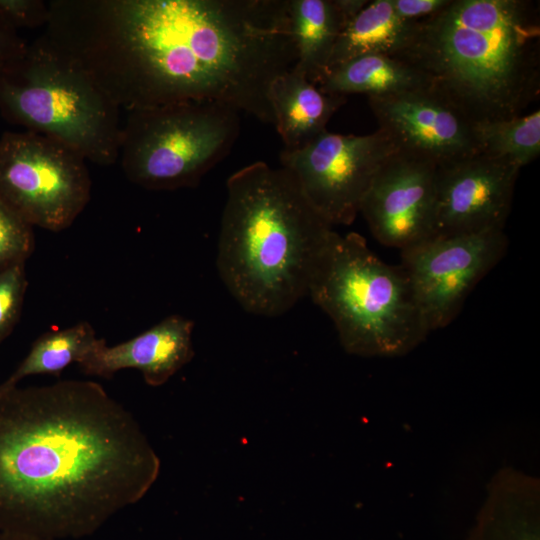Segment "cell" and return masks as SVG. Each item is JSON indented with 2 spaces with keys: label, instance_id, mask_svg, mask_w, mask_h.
Masks as SVG:
<instances>
[{
  "label": "cell",
  "instance_id": "cell-1",
  "mask_svg": "<svg viewBox=\"0 0 540 540\" xmlns=\"http://www.w3.org/2000/svg\"><path fill=\"white\" fill-rule=\"evenodd\" d=\"M160 459L100 384L0 388V531L80 538L141 500Z\"/></svg>",
  "mask_w": 540,
  "mask_h": 540
},
{
  "label": "cell",
  "instance_id": "cell-2",
  "mask_svg": "<svg viewBox=\"0 0 540 540\" xmlns=\"http://www.w3.org/2000/svg\"><path fill=\"white\" fill-rule=\"evenodd\" d=\"M216 266L248 313L276 317L304 296L333 231L282 167L256 161L226 182Z\"/></svg>",
  "mask_w": 540,
  "mask_h": 540
},
{
  "label": "cell",
  "instance_id": "cell-3",
  "mask_svg": "<svg viewBox=\"0 0 540 540\" xmlns=\"http://www.w3.org/2000/svg\"><path fill=\"white\" fill-rule=\"evenodd\" d=\"M540 17L529 0H451L400 55L475 121L519 116L540 92Z\"/></svg>",
  "mask_w": 540,
  "mask_h": 540
},
{
  "label": "cell",
  "instance_id": "cell-4",
  "mask_svg": "<svg viewBox=\"0 0 540 540\" xmlns=\"http://www.w3.org/2000/svg\"><path fill=\"white\" fill-rule=\"evenodd\" d=\"M307 295L351 355L403 356L430 333L401 265L385 263L354 232L332 231Z\"/></svg>",
  "mask_w": 540,
  "mask_h": 540
},
{
  "label": "cell",
  "instance_id": "cell-5",
  "mask_svg": "<svg viewBox=\"0 0 540 540\" xmlns=\"http://www.w3.org/2000/svg\"><path fill=\"white\" fill-rule=\"evenodd\" d=\"M120 108L42 34L0 68V113L27 131L55 139L87 161L119 158Z\"/></svg>",
  "mask_w": 540,
  "mask_h": 540
},
{
  "label": "cell",
  "instance_id": "cell-6",
  "mask_svg": "<svg viewBox=\"0 0 540 540\" xmlns=\"http://www.w3.org/2000/svg\"><path fill=\"white\" fill-rule=\"evenodd\" d=\"M240 112L212 101H185L128 111L119 158L126 178L145 189L196 187L232 150Z\"/></svg>",
  "mask_w": 540,
  "mask_h": 540
},
{
  "label": "cell",
  "instance_id": "cell-7",
  "mask_svg": "<svg viewBox=\"0 0 540 540\" xmlns=\"http://www.w3.org/2000/svg\"><path fill=\"white\" fill-rule=\"evenodd\" d=\"M86 161L45 135L5 132L0 137V200L33 228L65 230L91 198Z\"/></svg>",
  "mask_w": 540,
  "mask_h": 540
},
{
  "label": "cell",
  "instance_id": "cell-8",
  "mask_svg": "<svg viewBox=\"0 0 540 540\" xmlns=\"http://www.w3.org/2000/svg\"><path fill=\"white\" fill-rule=\"evenodd\" d=\"M398 151L382 130L367 135L325 131L297 150L280 153L281 167L332 227L350 225L374 177Z\"/></svg>",
  "mask_w": 540,
  "mask_h": 540
},
{
  "label": "cell",
  "instance_id": "cell-9",
  "mask_svg": "<svg viewBox=\"0 0 540 540\" xmlns=\"http://www.w3.org/2000/svg\"><path fill=\"white\" fill-rule=\"evenodd\" d=\"M504 230L434 235L401 252L405 271L430 332L448 326L467 296L502 259Z\"/></svg>",
  "mask_w": 540,
  "mask_h": 540
},
{
  "label": "cell",
  "instance_id": "cell-10",
  "mask_svg": "<svg viewBox=\"0 0 540 540\" xmlns=\"http://www.w3.org/2000/svg\"><path fill=\"white\" fill-rule=\"evenodd\" d=\"M519 172L481 151L437 165L434 235L504 230Z\"/></svg>",
  "mask_w": 540,
  "mask_h": 540
},
{
  "label": "cell",
  "instance_id": "cell-11",
  "mask_svg": "<svg viewBox=\"0 0 540 540\" xmlns=\"http://www.w3.org/2000/svg\"><path fill=\"white\" fill-rule=\"evenodd\" d=\"M368 104L378 123L399 151L437 165L479 152L475 120L434 87L384 97Z\"/></svg>",
  "mask_w": 540,
  "mask_h": 540
},
{
  "label": "cell",
  "instance_id": "cell-12",
  "mask_svg": "<svg viewBox=\"0 0 540 540\" xmlns=\"http://www.w3.org/2000/svg\"><path fill=\"white\" fill-rule=\"evenodd\" d=\"M436 168L398 150L378 171L359 213L381 244L402 251L434 235Z\"/></svg>",
  "mask_w": 540,
  "mask_h": 540
},
{
  "label": "cell",
  "instance_id": "cell-13",
  "mask_svg": "<svg viewBox=\"0 0 540 540\" xmlns=\"http://www.w3.org/2000/svg\"><path fill=\"white\" fill-rule=\"evenodd\" d=\"M193 329L192 320L171 315L114 346L99 338L78 365L85 374L102 378L122 369H137L148 385L161 386L193 358Z\"/></svg>",
  "mask_w": 540,
  "mask_h": 540
},
{
  "label": "cell",
  "instance_id": "cell-14",
  "mask_svg": "<svg viewBox=\"0 0 540 540\" xmlns=\"http://www.w3.org/2000/svg\"><path fill=\"white\" fill-rule=\"evenodd\" d=\"M466 540H540V480L511 466L499 469Z\"/></svg>",
  "mask_w": 540,
  "mask_h": 540
},
{
  "label": "cell",
  "instance_id": "cell-15",
  "mask_svg": "<svg viewBox=\"0 0 540 540\" xmlns=\"http://www.w3.org/2000/svg\"><path fill=\"white\" fill-rule=\"evenodd\" d=\"M268 98L284 150L302 148L325 132L330 118L347 100L323 92L293 68L274 78Z\"/></svg>",
  "mask_w": 540,
  "mask_h": 540
},
{
  "label": "cell",
  "instance_id": "cell-16",
  "mask_svg": "<svg viewBox=\"0 0 540 540\" xmlns=\"http://www.w3.org/2000/svg\"><path fill=\"white\" fill-rule=\"evenodd\" d=\"M368 0H288L297 59L294 70L318 84L326 73L339 35Z\"/></svg>",
  "mask_w": 540,
  "mask_h": 540
},
{
  "label": "cell",
  "instance_id": "cell-17",
  "mask_svg": "<svg viewBox=\"0 0 540 540\" xmlns=\"http://www.w3.org/2000/svg\"><path fill=\"white\" fill-rule=\"evenodd\" d=\"M317 86L330 94H365L368 98L433 87L415 65L384 54H365L343 62L329 69Z\"/></svg>",
  "mask_w": 540,
  "mask_h": 540
},
{
  "label": "cell",
  "instance_id": "cell-18",
  "mask_svg": "<svg viewBox=\"0 0 540 540\" xmlns=\"http://www.w3.org/2000/svg\"><path fill=\"white\" fill-rule=\"evenodd\" d=\"M417 26L418 20L398 16L391 0L368 1L343 28L327 71L365 54L398 57L410 46Z\"/></svg>",
  "mask_w": 540,
  "mask_h": 540
},
{
  "label": "cell",
  "instance_id": "cell-19",
  "mask_svg": "<svg viewBox=\"0 0 540 540\" xmlns=\"http://www.w3.org/2000/svg\"><path fill=\"white\" fill-rule=\"evenodd\" d=\"M98 340L93 326L86 321L46 332L34 341L26 357L0 388L16 386L32 375L58 374L70 364L79 363Z\"/></svg>",
  "mask_w": 540,
  "mask_h": 540
},
{
  "label": "cell",
  "instance_id": "cell-20",
  "mask_svg": "<svg viewBox=\"0 0 540 540\" xmlns=\"http://www.w3.org/2000/svg\"><path fill=\"white\" fill-rule=\"evenodd\" d=\"M481 152L511 161L520 169L540 154V111L524 116L474 122Z\"/></svg>",
  "mask_w": 540,
  "mask_h": 540
},
{
  "label": "cell",
  "instance_id": "cell-21",
  "mask_svg": "<svg viewBox=\"0 0 540 540\" xmlns=\"http://www.w3.org/2000/svg\"><path fill=\"white\" fill-rule=\"evenodd\" d=\"M34 245L33 227L0 200V269L25 263Z\"/></svg>",
  "mask_w": 540,
  "mask_h": 540
},
{
  "label": "cell",
  "instance_id": "cell-22",
  "mask_svg": "<svg viewBox=\"0 0 540 540\" xmlns=\"http://www.w3.org/2000/svg\"><path fill=\"white\" fill-rule=\"evenodd\" d=\"M27 286L25 263L0 269V343L19 320Z\"/></svg>",
  "mask_w": 540,
  "mask_h": 540
},
{
  "label": "cell",
  "instance_id": "cell-23",
  "mask_svg": "<svg viewBox=\"0 0 540 540\" xmlns=\"http://www.w3.org/2000/svg\"><path fill=\"white\" fill-rule=\"evenodd\" d=\"M0 14L15 28L46 26L49 3L42 0H0Z\"/></svg>",
  "mask_w": 540,
  "mask_h": 540
},
{
  "label": "cell",
  "instance_id": "cell-24",
  "mask_svg": "<svg viewBox=\"0 0 540 540\" xmlns=\"http://www.w3.org/2000/svg\"><path fill=\"white\" fill-rule=\"evenodd\" d=\"M398 16L406 20H421L430 17L445 7L451 0H391Z\"/></svg>",
  "mask_w": 540,
  "mask_h": 540
},
{
  "label": "cell",
  "instance_id": "cell-25",
  "mask_svg": "<svg viewBox=\"0 0 540 540\" xmlns=\"http://www.w3.org/2000/svg\"><path fill=\"white\" fill-rule=\"evenodd\" d=\"M27 45L17 29L0 14V68L19 57Z\"/></svg>",
  "mask_w": 540,
  "mask_h": 540
},
{
  "label": "cell",
  "instance_id": "cell-26",
  "mask_svg": "<svg viewBox=\"0 0 540 540\" xmlns=\"http://www.w3.org/2000/svg\"><path fill=\"white\" fill-rule=\"evenodd\" d=\"M0 540H47L31 535L0 531Z\"/></svg>",
  "mask_w": 540,
  "mask_h": 540
}]
</instances>
